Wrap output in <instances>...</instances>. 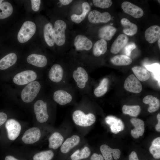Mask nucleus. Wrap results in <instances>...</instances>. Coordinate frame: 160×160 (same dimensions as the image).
Segmentation results:
<instances>
[{
  "mask_svg": "<svg viewBox=\"0 0 160 160\" xmlns=\"http://www.w3.org/2000/svg\"><path fill=\"white\" fill-rule=\"evenodd\" d=\"M41 89V85L37 81L31 82L23 89L21 93L22 100L29 103L32 101L36 97Z\"/></svg>",
  "mask_w": 160,
  "mask_h": 160,
  "instance_id": "1",
  "label": "nucleus"
},
{
  "mask_svg": "<svg viewBox=\"0 0 160 160\" xmlns=\"http://www.w3.org/2000/svg\"><path fill=\"white\" fill-rule=\"evenodd\" d=\"M36 27L33 22L27 21L23 24L17 34V39L21 43L28 41L35 33Z\"/></svg>",
  "mask_w": 160,
  "mask_h": 160,
  "instance_id": "2",
  "label": "nucleus"
},
{
  "mask_svg": "<svg viewBox=\"0 0 160 160\" xmlns=\"http://www.w3.org/2000/svg\"><path fill=\"white\" fill-rule=\"evenodd\" d=\"M72 118L76 124L83 127L90 126L96 120L95 116L93 113H90L86 114L79 110H76L73 112Z\"/></svg>",
  "mask_w": 160,
  "mask_h": 160,
  "instance_id": "3",
  "label": "nucleus"
},
{
  "mask_svg": "<svg viewBox=\"0 0 160 160\" xmlns=\"http://www.w3.org/2000/svg\"><path fill=\"white\" fill-rule=\"evenodd\" d=\"M66 27V24L63 20H58L55 22L53 30L55 43L57 45L62 46L64 44Z\"/></svg>",
  "mask_w": 160,
  "mask_h": 160,
  "instance_id": "4",
  "label": "nucleus"
},
{
  "mask_svg": "<svg viewBox=\"0 0 160 160\" xmlns=\"http://www.w3.org/2000/svg\"><path fill=\"white\" fill-rule=\"evenodd\" d=\"M37 77V74L33 71L26 70L16 74L13 78V81L16 84L23 85L32 82Z\"/></svg>",
  "mask_w": 160,
  "mask_h": 160,
  "instance_id": "5",
  "label": "nucleus"
},
{
  "mask_svg": "<svg viewBox=\"0 0 160 160\" xmlns=\"http://www.w3.org/2000/svg\"><path fill=\"white\" fill-rule=\"evenodd\" d=\"M34 108L36 119L39 122L44 123L48 120L49 115L46 102L41 100H37L34 105Z\"/></svg>",
  "mask_w": 160,
  "mask_h": 160,
  "instance_id": "6",
  "label": "nucleus"
},
{
  "mask_svg": "<svg viewBox=\"0 0 160 160\" xmlns=\"http://www.w3.org/2000/svg\"><path fill=\"white\" fill-rule=\"evenodd\" d=\"M8 138L11 140H14L19 136L21 130V126L20 123L13 119L8 120L5 124Z\"/></svg>",
  "mask_w": 160,
  "mask_h": 160,
  "instance_id": "7",
  "label": "nucleus"
},
{
  "mask_svg": "<svg viewBox=\"0 0 160 160\" xmlns=\"http://www.w3.org/2000/svg\"><path fill=\"white\" fill-rule=\"evenodd\" d=\"M127 91L139 93L142 90V86L140 81L133 74L129 75L125 79L124 85Z\"/></svg>",
  "mask_w": 160,
  "mask_h": 160,
  "instance_id": "8",
  "label": "nucleus"
},
{
  "mask_svg": "<svg viewBox=\"0 0 160 160\" xmlns=\"http://www.w3.org/2000/svg\"><path fill=\"white\" fill-rule=\"evenodd\" d=\"M111 18V15L108 12L101 13L95 10L90 12L88 15L89 21L94 24L107 23L110 21Z\"/></svg>",
  "mask_w": 160,
  "mask_h": 160,
  "instance_id": "9",
  "label": "nucleus"
},
{
  "mask_svg": "<svg viewBox=\"0 0 160 160\" xmlns=\"http://www.w3.org/2000/svg\"><path fill=\"white\" fill-rule=\"evenodd\" d=\"M41 136V132L38 128L33 127L27 130L22 137L23 141L26 144H31L38 141Z\"/></svg>",
  "mask_w": 160,
  "mask_h": 160,
  "instance_id": "10",
  "label": "nucleus"
},
{
  "mask_svg": "<svg viewBox=\"0 0 160 160\" xmlns=\"http://www.w3.org/2000/svg\"><path fill=\"white\" fill-rule=\"evenodd\" d=\"M121 7L125 13L135 18H140L144 14L142 8L128 1L123 2L121 4Z\"/></svg>",
  "mask_w": 160,
  "mask_h": 160,
  "instance_id": "11",
  "label": "nucleus"
},
{
  "mask_svg": "<svg viewBox=\"0 0 160 160\" xmlns=\"http://www.w3.org/2000/svg\"><path fill=\"white\" fill-rule=\"evenodd\" d=\"M100 150L105 160H113L112 157L117 160L120 157L121 151L118 149H113L106 144L102 145Z\"/></svg>",
  "mask_w": 160,
  "mask_h": 160,
  "instance_id": "12",
  "label": "nucleus"
},
{
  "mask_svg": "<svg viewBox=\"0 0 160 160\" xmlns=\"http://www.w3.org/2000/svg\"><path fill=\"white\" fill-rule=\"evenodd\" d=\"M74 44L77 50H89L92 48V41L86 36L78 35L75 38Z\"/></svg>",
  "mask_w": 160,
  "mask_h": 160,
  "instance_id": "13",
  "label": "nucleus"
},
{
  "mask_svg": "<svg viewBox=\"0 0 160 160\" xmlns=\"http://www.w3.org/2000/svg\"><path fill=\"white\" fill-rule=\"evenodd\" d=\"M130 122L135 127L131 131V134L135 138L137 139L143 135L144 130V123L143 120L139 119L132 118Z\"/></svg>",
  "mask_w": 160,
  "mask_h": 160,
  "instance_id": "14",
  "label": "nucleus"
},
{
  "mask_svg": "<svg viewBox=\"0 0 160 160\" xmlns=\"http://www.w3.org/2000/svg\"><path fill=\"white\" fill-rule=\"evenodd\" d=\"M146 40L150 43H153L160 38V27L155 25L147 28L145 32Z\"/></svg>",
  "mask_w": 160,
  "mask_h": 160,
  "instance_id": "15",
  "label": "nucleus"
},
{
  "mask_svg": "<svg viewBox=\"0 0 160 160\" xmlns=\"http://www.w3.org/2000/svg\"><path fill=\"white\" fill-rule=\"evenodd\" d=\"M128 41V38L126 35L119 34L113 43L111 52L114 54L118 53L127 45Z\"/></svg>",
  "mask_w": 160,
  "mask_h": 160,
  "instance_id": "16",
  "label": "nucleus"
},
{
  "mask_svg": "<svg viewBox=\"0 0 160 160\" xmlns=\"http://www.w3.org/2000/svg\"><path fill=\"white\" fill-rule=\"evenodd\" d=\"M54 100L59 104L64 105L70 103L72 100L71 95L66 91L58 90L54 93Z\"/></svg>",
  "mask_w": 160,
  "mask_h": 160,
  "instance_id": "17",
  "label": "nucleus"
},
{
  "mask_svg": "<svg viewBox=\"0 0 160 160\" xmlns=\"http://www.w3.org/2000/svg\"><path fill=\"white\" fill-rule=\"evenodd\" d=\"M63 70L61 66L58 64L54 65L50 69L48 74L49 79L52 81L59 82L62 80Z\"/></svg>",
  "mask_w": 160,
  "mask_h": 160,
  "instance_id": "18",
  "label": "nucleus"
},
{
  "mask_svg": "<svg viewBox=\"0 0 160 160\" xmlns=\"http://www.w3.org/2000/svg\"><path fill=\"white\" fill-rule=\"evenodd\" d=\"M106 122L110 125L111 131L117 134L124 129V125L120 119L113 116H108L105 119Z\"/></svg>",
  "mask_w": 160,
  "mask_h": 160,
  "instance_id": "19",
  "label": "nucleus"
},
{
  "mask_svg": "<svg viewBox=\"0 0 160 160\" xmlns=\"http://www.w3.org/2000/svg\"><path fill=\"white\" fill-rule=\"evenodd\" d=\"M80 141L79 136L73 135L68 138L63 143L60 147L61 152L64 153H67L75 146L78 145Z\"/></svg>",
  "mask_w": 160,
  "mask_h": 160,
  "instance_id": "20",
  "label": "nucleus"
},
{
  "mask_svg": "<svg viewBox=\"0 0 160 160\" xmlns=\"http://www.w3.org/2000/svg\"><path fill=\"white\" fill-rule=\"evenodd\" d=\"M27 62L32 65L39 67H43L47 64V60L44 55L32 54L28 56Z\"/></svg>",
  "mask_w": 160,
  "mask_h": 160,
  "instance_id": "21",
  "label": "nucleus"
},
{
  "mask_svg": "<svg viewBox=\"0 0 160 160\" xmlns=\"http://www.w3.org/2000/svg\"><path fill=\"white\" fill-rule=\"evenodd\" d=\"M116 31L115 27L111 25H106L101 28L98 31L99 37L105 41L111 39Z\"/></svg>",
  "mask_w": 160,
  "mask_h": 160,
  "instance_id": "22",
  "label": "nucleus"
},
{
  "mask_svg": "<svg viewBox=\"0 0 160 160\" xmlns=\"http://www.w3.org/2000/svg\"><path fill=\"white\" fill-rule=\"evenodd\" d=\"M143 102L145 104L149 105L148 111L150 113H153L157 111L160 106L159 100L156 97L151 95H148L143 99Z\"/></svg>",
  "mask_w": 160,
  "mask_h": 160,
  "instance_id": "23",
  "label": "nucleus"
},
{
  "mask_svg": "<svg viewBox=\"0 0 160 160\" xmlns=\"http://www.w3.org/2000/svg\"><path fill=\"white\" fill-rule=\"evenodd\" d=\"M121 23L123 27V32L129 36H133L135 34L137 31V27L135 24L131 22L125 18H122Z\"/></svg>",
  "mask_w": 160,
  "mask_h": 160,
  "instance_id": "24",
  "label": "nucleus"
},
{
  "mask_svg": "<svg viewBox=\"0 0 160 160\" xmlns=\"http://www.w3.org/2000/svg\"><path fill=\"white\" fill-rule=\"evenodd\" d=\"M17 56L12 53L6 55L0 60V69H6L15 64L17 60Z\"/></svg>",
  "mask_w": 160,
  "mask_h": 160,
  "instance_id": "25",
  "label": "nucleus"
},
{
  "mask_svg": "<svg viewBox=\"0 0 160 160\" xmlns=\"http://www.w3.org/2000/svg\"><path fill=\"white\" fill-rule=\"evenodd\" d=\"M63 140L64 138L60 133L55 132L49 138V147L56 149L62 145Z\"/></svg>",
  "mask_w": 160,
  "mask_h": 160,
  "instance_id": "26",
  "label": "nucleus"
},
{
  "mask_svg": "<svg viewBox=\"0 0 160 160\" xmlns=\"http://www.w3.org/2000/svg\"><path fill=\"white\" fill-rule=\"evenodd\" d=\"M107 49V42L106 41L101 39L97 41L94 44L93 48V52L94 55L97 57L104 54Z\"/></svg>",
  "mask_w": 160,
  "mask_h": 160,
  "instance_id": "27",
  "label": "nucleus"
},
{
  "mask_svg": "<svg viewBox=\"0 0 160 160\" xmlns=\"http://www.w3.org/2000/svg\"><path fill=\"white\" fill-rule=\"evenodd\" d=\"M83 12L80 15L73 14L71 16L72 21L76 23H81L85 18L87 15L90 10V6L88 3L84 2L82 4Z\"/></svg>",
  "mask_w": 160,
  "mask_h": 160,
  "instance_id": "28",
  "label": "nucleus"
},
{
  "mask_svg": "<svg viewBox=\"0 0 160 160\" xmlns=\"http://www.w3.org/2000/svg\"><path fill=\"white\" fill-rule=\"evenodd\" d=\"M132 70L139 81H144L147 80L150 78V73L146 69L143 67L135 66L132 68Z\"/></svg>",
  "mask_w": 160,
  "mask_h": 160,
  "instance_id": "29",
  "label": "nucleus"
},
{
  "mask_svg": "<svg viewBox=\"0 0 160 160\" xmlns=\"http://www.w3.org/2000/svg\"><path fill=\"white\" fill-rule=\"evenodd\" d=\"M53 28L52 24L48 23L45 25L44 30V35L45 40L47 44L50 47L55 44Z\"/></svg>",
  "mask_w": 160,
  "mask_h": 160,
  "instance_id": "30",
  "label": "nucleus"
},
{
  "mask_svg": "<svg viewBox=\"0 0 160 160\" xmlns=\"http://www.w3.org/2000/svg\"><path fill=\"white\" fill-rule=\"evenodd\" d=\"M111 61L113 64L117 65H128L132 62L131 58L124 55L115 56L111 59Z\"/></svg>",
  "mask_w": 160,
  "mask_h": 160,
  "instance_id": "31",
  "label": "nucleus"
},
{
  "mask_svg": "<svg viewBox=\"0 0 160 160\" xmlns=\"http://www.w3.org/2000/svg\"><path fill=\"white\" fill-rule=\"evenodd\" d=\"M13 11L11 4L7 1H4L0 4V19L6 18L12 14Z\"/></svg>",
  "mask_w": 160,
  "mask_h": 160,
  "instance_id": "32",
  "label": "nucleus"
},
{
  "mask_svg": "<svg viewBox=\"0 0 160 160\" xmlns=\"http://www.w3.org/2000/svg\"><path fill=\"white\" fill-rule=\"evenodd\" d=\"M108 84L109 80L108 78L103 79L94 90V93L95 96L99 97L105 95L108 90Z\"/></svg>",
  "mask_w": 160,
  "mask_h": 160,
  "instance_id": "33",
  "label": "nucleus"
},
{
  "mask_svg": "<svg viewBox=\"0 0 160 160\" xmlns=\"http://www.w3.org/2000/svg\"><path fill=\"white\" fill-rule=\"evenodd\" d=\"M90 153V149L87 147H85L81 150L76 151L71 155V158L72 160H81L88 158Z\"/></svg>",
  "mask_w": 160,
  "mask_h": 160,
  "instance_id": "34",
  "label": "nucleus"
},
{
  "mask_svg": "<svg viewBox=\"0 0 160 160\" xmlns=\"http://www.w3.org/2000/svg\"><path fill=\"white\" fill-rule=\"evenodd\" d=\"M149 151L153 157L156 159L160 158V137L155 139L152 141Z\"/></svg>",
  "mask_w": 160,
  "mask_h": 160,
  "instance_id": "35",
  "label": "nucleus"
},
{
  "mask_svg": "<svg viewBox=\"0 0 160 160\" xmlns=\"http://www.w3.org/2000/svg\"><path fill=\"white\" fill-rule=\"evenodd\" d=\"M123 113L126 114H128L133 117L137 116L140 112V106L124 105L122 107Z\"/></svg>",
  "mask_w": 160,
  "mask_h": 160,
  "instance_id": "36",
  "label": "nucleus"
},
{
  "mask_svg": "<svg viewBox=\"0 0 160 160\" xmlns=\"http://www.w3.org/2000/svg\"><path fill=\"white\" fill-rule=\"evenodd\" d=\"M54 154L51 150L41 151L36 154L33 156V160H51Z\"/></svg>",
  "mask_w": 160,
  "mask_h": 160,
  "instance_id": "37",
  "label": "nucleus"
},
{
  "mask_svg": "<svg viewBox=\"0 0 160 160\" xmlns=\"http://www.w3.org/2000/svg\"><path fill=\"white\" fill-rule=\"evenodd\" d=\"M147 70L152 73L154 78L158 81L160 84V64L154 63L145 66Z\"/></svg>",
  "mask_w": 160,
  "mask_h": 160,
  "instance_id": "38",
  "label": "nucleus"
},
{
  "mask_svg": "<svg viewBox=\"0 0 160 160\" xmlns=\"http://www.w3.org/2000/svg\"><path fill=\"white\" fill-rule=\"evenodd\" d=\"M92 1L95 6L103 9L109 8L112 4L111 0H93Z\"/></svg>",
  "mask_w": 160,
  "mask_h": 160,
  "instance_id": "39",
  "label": "nucleus"
},
{
  "mask_svg": "<svg viewBox=\"0 0 160 160\" xmlns=\"http://www.w3.org/2000/svg\"><path fill=\"white\" fill-rule=\"evenodd\" d=\"M136 47L135 44L133 42H131L127 45L124 47V52L125 55L130 56L132 50Z\"/></svg>",
  "mask_w": 160,
  "mask_h": 160,
  "instance_id": "40",
  "label": "nucleus"
},
{
  "mask_svg": "<svg viewBox=\"0 0 160 160\" xmlns=\"http://www.w3.org/2000/svg\"><path fill=\"white\" fill-rule=\"evenodd\" d=\"M76 70L80 73L84 81L86 83L88 81L89 77L88 74L86 71L81 67H78Z\"/></svg>",
  "mask_w": 160,
  "mask_h": 160,
  "instance_id": "41",
  "label": "nucleus"
},
{
  "mask_svg": "<svg viewBox=\"0 0 160 160\" xmlns=\"http://www.w3.org/2000/svg\"><path fill=\"white\" fill-rule=\"evenodd\" d=\"M31 2L33 10L35 12L38 11L40 8L41 1L40 0H31Z\"/></svg>",
  "mask_w": 160,
  "mask_h": 160,
  "instance_id": "42",
  "label": "nucleus"
},
{
  "mask_svg": "<svg viewBox=\"0 0 160 160\" xmlns=\"http://www.w3.org/2000/svg\"><path fill=\"white\" fill-rule=\"evenodd\" d=\"M73 77L76 83L80 81H84L80 74L76 70H75L73 72Z\"/></svg>",
  "mask_w": 160,
  "mask_h": 160,
  "instance_id": "43",
  "label": "nucleus"
},
{
  "mask_svg": "<svg viewBox=\"0 0 160 160\" xmlns=\"http://www.w3.org/2000/svg\"><path fill=\"white\" fill-rule=\"evenodd\" d=\"M7 118V115L3 112H0V126L6 121Z\"/></svg>",
  "mask_w": 160,
  "mask_h": 160,
  "instance_id": "44",
  "label": "nucleus"
},
{
  "mask_svg": "<svg viewBox=\"0 0 160 160\" xmlns=\"http://www.w3.org/2000/svg\"><path fill=\"white\" fill-rule=\"evenodd\" d=\"M90 160H104V158L101 154L94 153L91 156Z\"/></svg>",
  "mask_w": 160,
  "mask_h": 160,
  "instance_id": "45",
  "label": "nucleus"
},
{
  "mask_svg": "<svg viewBox=\"0 0 160 160\" xmlns=\"http://www.w3.org/2000/svg\"><path fill=\"white\" fill-rule=\"evenodd\" d=\"M129 160H139L136 153L132 151L129 154Z\"/></svg>",
  "mask_w": 160,
  "mask_h": 160,
  "instance_id": "46",
  "label": "nucleus"
},
{
  "mask_svg": "<svg viewBox=\"0 0 160 160\" xmlns=\"http://www.w3.org/2000/svg\"><path fill=\"white\" fill-rule=\"evenodd\" d=\"M157 118L158 120V123L156 124L155 126V129L156 131L158 132H160V114L159 113L157 116Z\"/></svg>",
  "mask_w": 160,
  "mask_h": 160,
  "instance_id": "47",
  "label": "nucleus"
},
{
  "mask_svg": "<svg viewBox=\"0 0 160 160\" xmlns=\"http://www.w3.org/2000/svg\"><path fill=\"white\" fill-rule=\"evenodd\" d=\"M86 83L83 81H80L77 82L78 87L82 89L85 87Z\"/></svg>",
  "mask_w": 160,
  "mask_h": 160,
  "instance_id": "48",
  "label": "nucleus"
},
{
  "mask_svg": "<svg viewBox=\"0 0 160 160\" xmlns=\"http://www.w3.org/2000/svg\"><path fill=\"white\" fill-rule=\"evenodd\" d=\"M73 1L72 0H60L59 1L63 5H66L70 4Z\"/></svg>",
  "mask_w": 160,
  "mask_h": 160,
  "instance_id": "49",
  "label": "nucleus"
},
{
  "mask_svg": "<svg viewBox=\"0 0 160 160\" xmlns=\"http://www.w3.org/2000/svg\"><path fill=\"white\" fill-rule=\"evenodd\" d=\"M5 160H19L11 156H7L5 159Z\"/></svg>",
  "mask_w": 160,
  "mask_h": 160,
  "instance_id": "50",
  "label": "nucleus"
},
{
  "mask_svg": "<svg viewBox=\"0 0 160 160\" xmlns=\"http://www.w3.org/2000/svg\"><path fill=\"white\" fill-rule=\"evenodd\" d=\"M158 41V47L160 49V39H159Z\"/></svg>",
  "mask_w": 160,
  "mask_h": 160,
  "instance_id": "51",
  "label": "nucleus"
},
{
  "mask_svg": "<svg viewBox=\"0 0 160 160\" xmlns=\"http://www.w3.org/2000/svg\"><path fill=\"white\" fill-rule=\"evenodd\" d=\"M3 1V0H0V4H1L2 3V1Z\"/></svg>",
  "mask_w": 160,
  "mask_h": 160,
  "instance_id": "52",
  "label": "nucleus"
},
{
  "mask_svg": "<svg viewBox=\"0 0 160 160\" xmlns=\"http://www.w3.org/2000/svg\"><path fill=\"white\" fill-rule=\"evenodd\" d=\"M158 2L160 4V1L159 0H158Z\"/></svg>",
  "mask_w": 160,
  "mask_h": 160,
  "instance_id": "53",
  "label": "nucleus"
}]
</instances>
